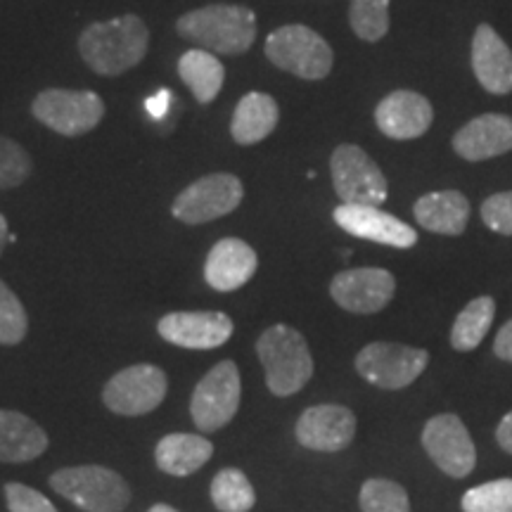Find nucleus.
Wrapping results in <instances>:
<instances>
[{
  "label": "nucleus",
  "mask_w": 512,
  "mask_h": 512,
  "mask_svg": "<svg viewBox=\"0 0 512 512\" xmlns=\"http://www.w3.org/2000/svg\"><path fill=\"white\" fill-rule=\"evenodd\" d=\"M389 3L392 0H351L349 24L358 38L377 43L389 31Z\"/></svg>",
  "instance_id": "nucleus-28"
},
{
  "label": "nucleus",
  "mask_w": 512,
  "mask_h": 512,
  "mask_svg": "<svg viewBox=\"0 0 512 512\" xmlns=\"http://www.w3.org/2000/svg\"><path fill=\"white\" fill-rule=\"evenodd\" d=\"M434 121V110L425 95L394 91L375 107V124L387 138L413 140L425 136Z\"/></svg>",
  "instance_id": "nucleus-17"
},
{
  "label": "nucleus",
  "mask_w": 512,
  "mask_h": 512,
  "mask_svg": "<svg viewBox=\"0 0 512 512\" xmlns=\"http://www.w3.org/2000/svg\"><path fill=\"white\" fill-rule=\"evenodd\" d=\"M396 278L384 268H349L330 283V297L344 311L370 316L394 299Z\"/></svg>",
  "instance_id": "nucleus-13"
},
{
  "label": "nucleus",
  "mask_w": 512,
  "mask_h": 512,
  "mask_svg": "<svg viewBox=\"0 0 512 512\" xmlns=\"http://www.w3.org/2000/svg\"><path fill=\"white\" fill-rule=\"evenodd\" d=\"M5 501H8L10 512H57L46 496L19 482L5 484Z\"/></svg>",
  "instance_id": "nucleus-34"
},
{
  "label": "nucleus",
  "mask_w": 512,
  "mask_h": 512,
  "mask_svg": "<svg viewBox=\"0 0 512 512\" xmlns=\"http://www.w3.org/2000/svg\"><path fill=\"white\" fill-rule=\"evenodd\" d=\"M280 110L271 95L252 91L238 102L230 121V133L238 145H256L271 136L278 126Z\"/></svg>",
  "instance_id": "nucleus-24"
},
{
  "label": "nucleus",
  "mask_w": 512,
  "mask_h": 512,
  "mask_svg": "<svg viewBox=\"0 0 512 512\" xmlns=\"http://www.w3.org/2000/svg\"><path fill=\"white\" fill-rule=\"evenodd\" d=\"M297 441L309 451L337 453L344 451L356 437V415L347 406L320 403L299 415L294 427Z\"/></svg>",
  "instance_id": "nucleus-14"
},
{
  "label": "nucleus",
  "mask_w": 512,
  "mask_h": 512,
  "mask_svg": "<svg viewBox=\"0 0 512 512\" xmlns=\"http://www.w3.org/2000/svg\"><path fill=\"white\" fill-rule=\"evenodd\" d=\"M266 384L275 396H292L309 384L313 377V356L309 342L290 325H271L256 342Z\"/></svg>",
  "instance_id": "nucleus-3"
},
{
  "label": "nucleus",
  "mask_w": 512,
  "mask_h": 512,
  "mask_svg": "<svg viewBox=\"0 0 512 512\" xmlns=\"http://www.w3.org/2000/svg\"><path fill=\"white\" fill-rule=\"evenodd\" d=\"M169 380L164 370L152 363H138L119 370L102 389V401L112 413L136 418V415L152 413L164 401Z\"/></svg>",
  "instance_id": "nucleus-11"
},
{
  "label": "nucleus",
  "mask_w": 512,
  "mask_h": 512,
  "mask_svg": "<svg viewBox=\"0 0 512 512\" xmlns=\"http://www.w3.org/2000/svg\"><path fill=\"white\" fill-rule=\"evenodd\" d=\"M453 150L467 162H484L505 155L512 150V117L489 112L467 121L453 136Z\"/></svg>",
  "instance_id": "nucleus-18"
},
{
  "label": "nucleus",
  "mask_w": 512,
  "mask_h": 512,
  "mask_svg": "<svg viewBox=\"0 0 512 512\" xmlns=\"http://www.w3.org/2000/svg\"><path fill=\"white\" fill-rule=\"evenodd\" d=\"M50 486L83 512H121L131 501V489L119 472L102 465L62 467Z\"/></svg>",
  "instance_id": "nucleus-4"
},
{
  "label": "nucleus",
  "mask_w": 512,
  "mask_h": 512,
  "mask_svg": "<svg viewBox=\"0 0 512 512\" xmlns=\"http://www.w3.org/2000/svg\"><path fill=\"white\" fill-rule=\"evenodd\" d=\"M256 266H259V259L245 240L223 238L207 254L204 280L216 292H235L254 278Z\"/></svg>",
  "instance_id": "nucleus-20"
},
{
  "label": "nucleus",
  "mask_w": 512,
  "mask_h": 512,
  "mask_svg": "<svg viewBox=\"0 0 512 512\" xmlns=\"http://www.w3.org/2000/svg\"><path fill=\"white\" fill-rule=\"evenodd\" d=\"M211 456H214V446L202 434H166V437L159 439L155 448L157 467L174 477L195 475L197 470H202L209 463Z\"/></svg>",
  "instance_id": "nucleus-23"
},
{
  "label": "nucleus",
  "mask_w": 512,
  "mask_h": 512,
  "mask_svg": "<svg viewBox=\"0 0 512 512\" xmlns=\"http://www.w3.org/2000/svg\"><path fill=\"white\" fill-rule=\"evenodd\" d=\"M363 512H411V498L401 484L392 479H368L358 494Z\"/></svg>",
  "instance_id": "nucleus-29"
},
{
  "label": "nucleus",
  "mask_w": 512,
  "mask_h": 512,
  "mask_svg": "<svg viewBox=\"0 0 512 512\" xmlns=\"http://www.w3.org/2000/svg\"><path fill=\"white\" fill-rule=\"evenodd\" d=\"M147 512H178L176 508H171V505H164V503H157V505H152L150 510Z\"/></svg>",
  "instance_id": "nucleus-38"
},
{
  "label": "nucleus",
  "mask_w": 512,
  "mask_h": 512,
  "mask_svg": "<svg viewBox=\"0 0 512 512\" xmlns=\"http://www.w3.org/2000/svg\"><path fill=\"white\" fill-rule=\"evenodd\" d=\"M48 434L43 427L17 411H0V463H29L43 456Z\"/></svg>",
  "instance_id": "nucleus-22"
},
{
  "label": "nucleus",
  "mask_w": 512,
  "mask_h": 512,
  "mask_svg": "<svg viewBox=\"0 0 512 512\" xmlns=\"http://www.w3.org/2000/svg\"><path fill=\"white\" fill-rule=\"evenodd\" d=\"M245 188L233 174H209L190 183L174 200L171 214L185 226H202L240 207Z\"/></svg>",
  "instance_id": "nucleus-10"
},
{
  "label": "nucleus",
  "mask_w": 512,
  "mask_h": 512,
  "mask_svg": "<svg viewBox=\"0 0 512 512\" xmlns=\"http://www.w3.org/2000/svg\"><path fill=\"white\" fill-rule=\"evenodd\" d=\"M430 354L425 349L408 347L399 342H373L356 356V370L373 387L396 392L408 387L425 373Z\"/></svg>",
  "instance_id": "nucleus-8"
},
{
  "label": "nucleus",
  "mask_w": 512,
  "mask_h": 512,
  "mask_svg": "<svg viewBox=\"0 0 512 512\" xmlns=\"http://www.w3.org/2000/svg\"><path fill=\"white\" fill-rule=\"evenodd\" d=\"M330 174L342 204L380 207L387 200V178L366 150L358 145H339L330 157Z\"/></svg>",
  "instance_id": "nucleus-7"
},
{
  "label": "nucleus",
  "mask_w": 512,
  "mask_h": 512,
  "mask_svg": "<svg viewBox=\"0 0 512 512\" xmlns=\"http://www.w3.org/2000/svg\"><path fill=\"white\" fill-rule=\"evenodd\" d=\"M332 219L344 233L358 240L377 242L396 249H411L418 242L415 228L403 223L396 216L387 214L380 207H363V204H339Z\"/></svg>",
  "instance_id": "nucleus-15"
},
{
  "label": "nucleus",
  "mask_w": 512,
  "mask_h": 512,
  "mask_svg": "<svg viewBox=\"0 0 512 512\" xmlns=\"http://www.w3.org/2000/svg\"><path fill=\"white\" fill-rule=\"evenodd\" d=\"M29 318L22 302L8 285L0 280V344L15 347L27 337Z\"/></svg>",
  "instance_id": "nucleus-31"
},
{
  "label": "nucleus",
  "mask_w": 512,
  "mask_h": 512,
  "mask_svg": "<svg viewBox=\"0 0 512 512\" xmlns=\"http://www.w3.org/2000/svg\"><path fill=\"white\" fill-rule=\"evenodd\" d=\"M494 354L501 358V361L512 363V318L508 323L498 330L496 342H494Z\"/></svg>",
  "instance_id": "nucleus-35"
},
{
  "label": "nucleus",
  "mask_w": 512,
  "mask_h": 512,
  "mask_svg": "<svg viewBox=\"0 0 512 512\" xmlns=\"http://www.w3.org/2000/svg\"><path fill=\"white\" fill-rule=\"evenodd\" d=\"M31 114L60 136H83L105 117V102L93 91H64L48 88L38 93Z\"/></svg>",
  "instance_id": "nucleus-9"
},
{
  "label": "nucleus",
  "mask_w": 512,
  "mask_h": 512,
  "mask_svg": "<svg viewBox=\"0 0 512 512\" xmlns=\"http://www.w3.org/2000/svg\"><path fill=\"white\" fill-rule=\"evenodd\" d=\"M472 72L486 93L512 91V50L491 24H479L472 36Z\"/></svg>",
  "instance_id": "nucleus-19"
},
{
  "label": "nucleus",
  "mask_w": 512,
  "mask_h": 512,
  "mask_svg": "<svg viewBox=\"0 0 512 512\" xmlns=\"http://www.w3.org/2000/svg\"><path fill=\"white\" fill-rule=\"evenodd\" d=\"M266 57L275 67L306 81H320L330 74L335 53L323 36L304 24H285L266 38Z\"/></svg>",
  "instance_id": "nucleus-5"
},
{
  "label": "nucleus",
  "mask_w": 512,
  "mask_h": 512,
  "mask_svg": "<svg viewBox=\"0 0 512 512\" xmlns=\"http://www.w3.org/2000/svg\"><path fill=\"white\" fill-rule=\"evenodd\" d=\"M463 512H512V479H494L465 491Z\"/></svg>",
  "instance_id": "nucleus-30"
},
{
  "label": "nucleus",
  "mask_w": 512,
  "mask_h": 512,
  "mask_svg": "<svg viewBox=\"0 0 512 512\" xmlns=\"http://www.w3.org/2000/svg\"><path fill=\"white\" fill-rule=\"evenodd\" d=\"M211 501L221 512H249L256 503L254 486L238 467H226L216 472L211 482Z\"/></svg>",
  "instance_id": "nucleus-27"
},
{
  "label": "nucleus",
  "mask_w": 512,
  "mask_h": 512,
  "mask_svg": "<svg viewBox=\"0 0 512 512\" xmlns=\"http://www.w3.org/2000/svg\"><path fill=\"white\" fill-rule=\"evenodd\" d=\"M31 174V157L15 140L0 136V190L17 188Z\"/></svg>",
  "instance_id": "nucleus-32"
},
{
  "label": "nucleus",
  "mask_w": 512,
  "mask_h": 512,
  "mask_svg": "<svg viewBox=\"0 0 512 512\" xmlns=\"http://www.w3.org/2000/svg\"><path fill=\"white\" fill-rule=\"evenodd\" d=\"M496 316V302L491 297H477L458 313L451 328V347L456 351H472L482 344Z\"/></svg>",
  "instance_id": "nucleus-26"
},
{
  "label": "nucleus",
  "mask_w": 512,
  "mask_h": 512,
  "mask_svg": "<svg viewBox=\"0 0 512 512\" xmlns=\"http://www.w3.org/2000/svg\"><path fill=\"white\" fill-rule=\"evenodd\" d=\"M10 240V230H8V221H5V216L0 214V254H3L5 245H8Z\"/></svg>",
  "instance_id": "nucleus-37"
},
{
  "label": "nucleus",
  "mask_w": 512,
  "mask_h": 512,
  "mask_svg": "<svg viewBox=\"0 0 512 512\" xmlns=\"http://www.w3.org/2000/svg\"><path fill=\"white\" fill-rule=\"evenodd\" d=\"M415 221L430 233L437 235H463L470 223V202L458 190H437L422 195L413 207Z\"/></svg>",
  "instance_id": "nucleus-21"
},
{
  "label": "nucleus",
  "mask_w": 512,
  "mask_h": 512,
  "mask_svg": "<svg viewBox=\"0 0 512 512\" xmlns=\"http://www.w3.org/2000/svg\"><path fill=\"white\" fill-rule=\"evenodd\" d=\"M422 448L448 477L463 479L477 467V448L465 422L456 413H441L427 420Z\"/></svg>",
  "instance_id": "nucleus-12"
},
{
  "label": "nucleus",
  "mask_w": 512,
  "mask_h": 512,
  "mask_svg": "<svg viewBox=\"0 0 512 512\" xmlns=\"http://www.w3.org/2000/svg\"><path fill=\"white\" fill-rule=\"evenodd\" d=\"M496 441H498V446H501L505 453H510V456H512V411L505 415L501 422H498Z\"/></svg>",
  "instance_id": "nucleus-36"
},
{
  "label": "nucleus",
  "mask_w": 512,
  "mask_h": 512,
  "mask_svg": "<svg viewBox=\"0 0 512 512\" xmlns=\"http://www.w3.org/2000/svg\"><path fill=\"white\" fill-rule=\"evenodd\" d=\"M176 31L209 53L242 55L254 46L256 15L245 5H207L178 17Z\"/></svg>",
  "instance_id": "nucleus-2"
},
{
  "label": "nucleus",
  "mask_w": 512,
  "mask_h": 512,
  "mask_svg": "<svg viewBox=\"0 0 512 512\" xmlns=\"http://www.w3.org/2000/svg\"><path fill=\"white\" fill-rule=\"evenodd\" d=\"M242 380L235 361L216 363L207 375L197 382L190 399L192 422L200 432H216L226 427L240 411Z\"/></svg>",
  "instance_id": "nucleus-6"
},
{
  "label": "nucleus",
  "mask_w": 512,
  "mask_h": 512,
  "mask_svg": "<svg viewBox=\"0 0 512 512\" xmlns=\"http://www.w3.org/2000/svg\"><path fill=\"white\" fill-rule=\"evenodd\" d=\"M482 221L498 235H512V190L486 197L482 204Z\"/></svg>",
  "instance_id": "nucleus-33"
},
{
  "label": "nucleus",
  "mask_w": 512,
  "mask_h": 512,
  "mask_svg": "<svg viewBox=\"0 0 512 512\" xmlns=\"http://www.w3.org/2000/svg\"><path fill=\"white\" fill-rule=\"evenodd\" d=\"M178 76H181V81L190 88V93L195 95L200 105H209L221 93L223 81H226V69H223L221 60L214 53L195 48L181 55Z\"/></svg>",
  "instance_id": "nucleus-25"
},
{
  "label": "nucleus",
  "mask_w": 512,
  "mask_h": 512,
  "mask_svg": "<svg viewBox=\"0 0 512 512\" xmlns=\"http://www.w3.org/2000/svg\"><path fill=\"white\" fill-rule=\"evenodd\" d=\"M145 22L138 15H124L110 22H95L79 36V53L83 62L100 76L126 74L147 53Z\"/></svg>",
  "instance_id": "nucleus-1"
},
{
  "label": "nucleus",
  "mask_w": 512,
  "mask_h": 512,
  "mask_svg": "<svg viewBox=\"0 0 512 512\" xmlns=\"http://www.w3.org/2000/svg\"><path fill=\"white\" fill-rule=\"evenodd\" d=\"M164 342L183 349H216L233 335V320L221 311H176L157 323Z\"/></svg>",
  "instance_id": "nucleus-16"
}]
</instances>
